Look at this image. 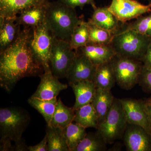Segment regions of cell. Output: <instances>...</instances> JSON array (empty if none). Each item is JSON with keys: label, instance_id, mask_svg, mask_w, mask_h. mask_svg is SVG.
I'll list each match as a JSON object with an SVG mask.
<instances>
[{"label": "cell", "instance_id": "52a82bcc", "mask_svg": "<svg viewBox=\"0 0 151 151\" xmlns=\"http://www.w3.org/2000/svg\"><path fill=\"white\" fill-rule=\"evenodd\" d=\"M76 54L69 42L53 36L49 63L53 75L58 79L66 78Z\"/></svg>", "mask_w": 151, "mask_h": 151}, {"label": "cell", "instance_id": "ba28073f", "mask_svg": "<svg viewBox=\"0 0 151 151\" xmlns=\"http://www.w3.org/2000/svg\"><path fill=\"white\" fill-rule=\"evenodd\" d=\"M53 38L45 20L37 27L32 29L30 46L36 58L43 66L44 70L50 67V58Z\"/></svg>", "mask_w": 151, "mask_h": 151}, {"label": "cell", "instance_id": "f1b7e54d", "mask_svg": "<svg viewBox=\"0 0 151 151\" xmlns=\"http://www.w3.org/2000/svg\"><path fill=\"white\" fill-rule=\"evenodd\" d=\"M88 23L89 33V43L100 45H111L113 32L98 27L88 22Z\"/></svg>", "mask_w": 151, "mask_h": 151}, {"label": "cell", "instance_id": "5bb4252c", "mask_svg": "<svg viewBox=\"0 0 151 151\" xmlns=\"http://www.w3.org/2000/svg\"><path fill=\"white\" fill-rule=\"evenodd\" d=\"M48 2L49 0H0V17L15 18L26 9Z\"/></svg>", "mask_w": 151, "mask_h": 151}, {"label": "cell", "instance_id": "8d00e7d4", "mask_svg": "<svg viewBox=\"0 0 151 151\" xmlns=\"http://www.w3.org/2000/svg\"><path fill=\"white\" fill-rule=\"evenodd\" d=\"M144 101L146 105H151V97L144 100Z\"/></svg>", "mask_w": 151, "mask_h": 151}, {"label": "cell", "instance_id": "9a60e30c", "mask_svg": "<svg viewBox=\"0 0 151 151\" xmlns=\"http://www.w3.org/2000/svg\"><path fill=\"white\" fill-rule=\"evenodd\" d=\"M76 51L84 54L96 65L111 61L116 55L111 45H100L91 43Z\"/></svg>", "mask_w": 151, "mask_h": 151}, {"label": "cell", "instance_id": "f546056e", "mask_svg": "<svg viewBox=\"0 0 151 151\" xmlns=\"http://www.w3.org/2000/svg\"><path fill=\"white\" fill-rule=\"evenodd\" d=\"M124 24L127 29L151 37V12Z\"/></svg>", "mask_w": 151, "mask_h": 151}, {"label": "cell", "instance_id": "d590c367", "mask_svg": "<svg viewBox=\"0 0 151 151\" xmlns=\"http://www.w3.org/2000/svg\"><path fill=\"white\" fill-rule=\"evenodd\" d=\"M145 105L146 112H147V116L149 129H150L151 134V105H146L145 104Z\"/></svg>", "mask_w": 151, "mask_h": 151}, {"label": "cell", "instance_id": "ffe728a7", "mask_svg": "<svg viewBox=\"0 0 151 151\" xmlns=\"http://www.w3.org/2000/svg\"><path fill=\"white\" fill-rule=\"evenodd\" d=\"M114 99L111 90L97 88L92 103L98 116V126L105 121Z\"/></svg>", "mask_w": 151, "mask_h": 151}, {"label": "cell", "instance_id": "9c48e42d", "mask_svg": "<svg viewBox=\"0 0 151 151\" xmlns=\"http://www.w3.org/2000/svg\"><path fill=\"white\" fill-rule=\"evenodd\" d=\"M110 12L122 23H126L151 12V5L138 0H112L108 7Z\"/></svg>", "mask_w": 151, "mask_h": 151}, {"label": "cell", "instance_id": "4dcf8cb0", "mask_svg": "<svg viewBox=\"0 0 151 151\" xmlns=\"http://www.w3.org/2000/svg\"><path fill=\"white\" fill-rule=\"evenodd\" d=\"M138 84L146 93L151 94V69L142 68Z\"/></svg>", "mask_w": 151, "mask_h": 151}, {"label": "cell", "instance_id": "4fadbf2b", "mask_svg": "<svg viewBox=\"0 0 151 151\" xmlns=\"http://www.w3.org/2000/svg\"><path fill=\"white\" fill-rule=\"evenodd\" d=\"M120 100L128 124L140 126L151 134L144 101L131 98Z\"/></svg>", "mask_w": 151, "mask_h": 151}, {"label": "cell", "instance_id": "3957f363", "mask_svg": "<svg viewBox=\"0 0 151 151\" xmlns=\"http://www.w3.org/2000/svg\"><path fill=\"white\" fill-rule=\"evenodd\" d=\"M151 41V37L134 30L120 27L113 33L111 45L116 54L142 62Z\"/></svg>", "mask_w": 151, "mask_h": 151}, {"label": "cell", "instance_id": "7a4b0ae2", "mask_svg": "<svg viewBox=\"0 0 151 151\" xmlns=\"http://www.w3.org/2000/svg\"><path fill=\"white\" fill-rule=\"evenodd\" d=\"M82 19L77 16L75 9L58 1L47 3L45 21L54 37L69 42L76 28Z\"/></svg>", "mask_w": 151, "mask_h": 151}, {"label": "cell", "instance_id": "44dd1931", "mask_svg": "<svg viewBox=\"0 0 151 151\" xmlns=\"http://www.w3.org/2000/svg\"><path fill=\"white\" fill-rule=\"evenodd\" d=\"M93 81L97 88L111 90L115 86L116 78L111 61L97 65Z\"/></svg>", "mask_w": 151, "mask_h": 151}, {"label": "cell", "instance_id": "d6a6232c", "mask_svg": "<svg viewBox=\"0 0 151 151\" xmlns=\"http://www.w3.org/2000/svg\"><path fill=\"white\" fill-rule=\"evenodd\" d=\"M29 151H48L47 139V135L37 145L28 147Z\"/></svg>", "mask_w": 151, "mask_h": 151}, {"label": "cell", "instance_id": "83f0119b", "mask_svg": "<svg viewBox=\"0 0 151 151\" xmlns=\"http://www.w3.org/2000/svg\"><path fill=\"white\" fill-rule=\"evenodd\" d=\"M86 129L76 123H71L65 129V136L69 151H75L78 144L87 134Z\"/></svg>", "mask_w": 151, "mask_h": 151}, {"label": "cell", "instance_id": "603a6c76", "mask_svg": "<svg viewBox=\"0 0 151 151\" xmlns=\"http://www.w3.org/2000/svg\"><path fill=\"white\" fill-rule=\"evenodd\" d=\"M73 108L65 106L60 98L58 100L50 126L65 129L72 123L75 117Z\"/></svg>", "mask_w": 151, "mask_h": 151}, {"label": "cell", "instance_id": "836d02e7", "mask_svg": "<svg viewBox=\"0 0 151 151\" xmlns=\"http://www.w3.org/2000/svg\"><path fill=\"white\" fill-rule=\"evenodd\" d=\"M142 63L143 68L144 69H151V41L144 57Z\"/></svg>", "mask_w": 151, "mask_h": 151}, {"label": "cell", "instance_id": "d6986e66", "mask_svg": "<svg viewBox=\"0 0 151 151\" xmlns=\"http://www.w3.org/2000/svg\"><path fill=\"white\" fill-rule=\"evenodd\" d=\"M47 3L23 11L17 17V22L23 27L33 29L37 27L45 21Z\"/></svg>", "mask_w": 151, "mask_h": 151}, {"label": "cell", "instance_id": "ac0fdd59", "mask_svg": "<svg viewBox=\"0 0 151 151\" xmlns=\"http://www.w3.org/2000/svg\"><path fill=\"white\" fill-rule=\"evenodd\" d=\"M91 18L88 22L103 29L114 33L121 25L117 19L108 9V7H95Z\"/></svg>", "mask_w": 151, "mask_h": 151}, {"label": "cell", "instance_id": "277c9868", "mask_svg": "<svg viewBox=\"0 0 151 151\" xmlns=\"http://www.w3.org/2000/svg\"><path fill=\"white\" fill-rule=\"evenodd\" d=\"M30 121L29 113L23 108L15 106L1 108V139L14 142L20 139Z\"/></svg>", "mask_w": 151, "mask_h": 151}, {"label": "cell", "instance_id": "7402d4cb", "mask_svg": "<svg viewBox=\"0 0 151 151\" xmlns=\"http://www.w3.org/2000/svg\"><path fill=\"white\" fill-rule=\"evenodd\" d=\"M46 132L48 151H69L65 129L47 126Z\"/></svg>", "mask_w": 151, "mask_h": 151}, {"label": "cell", "instance_id": "484cf974", "mask_svg": "<svg viewBox=\"0 0 151 151\" xmlns=\"http://www.w3.org/2000/svg\"><path fill=\"white\" fill-rule=\"evenodd\" d=\"M106 145L103 136L97 131L87 133L75 151H105L107 150Z\"/></svg>", "mask_w": 151, "mask_h": 151}, {"label": "cell", "instance_id": "8fae6325", "mask_svg": "<svg viewBox=\"0 0 151 151\" xmlns=\"http://www.w3.org/2000/svg\"><path fill=\"white\" fill-rule=\"evenodd\" d=\"M39 76L40 83L31 97L41 100H51L56 98L61 91L67 89V84L61 83L52 74L50 67L44 69L43 73Z\"/></svg>", "mask_w": 151, "mask_h": 151}, {"label": "cell", "instance_id": "e575fe53", "mask_svg": "<svg viewBox=\"0 0 151 151\" xmlns=\"http://www.w3.org/2000/svg\"><path fill=\"white\" fill-rule=\"evenodd\" d=\"M28 147L22 138L17 142H15V145L14 146V151H29Z\"/></svg>", "mask_w": 151, "mask_h": 151}, {"label": "cell", "instance_id": "7c38bea8", "mask_svg": "<svg viewBox=\"0 0 151 151\" xmlns=\"http://www.w3.org/2000/svg\"><path fill=\"white\" fill-rule=\"evenodd\" d=\"M124 139L127 151H151V135L140 126L128 124Z\"/></svg>", "mask_w": 151, "mask_h": 151}, {"label": "cell", "instance_id": "74e56055", "mask_svg": "<svg viewBox=\"0 0 151 151\" xmlns=\"http://www.w3.org/2000/svg\"><path fill=\"white\" fill-rule=\"evenodd\" d=\"M139 1V0H138ZM142 1H145L147 2L148 4H150L151 5V0H142Z\"/></svg>", "mask_w": 151, "mask_h": 151}, {"label": "cell", "instance_id": "e0dca14e", "mask_svg": "<svg viewBox=\"0 0 151 151\" xmlns=\"http://www.w3.org/2000/svg\"><path fill=\"white\" fill-rule=\"evenodd\" d=\"M16 18L0 17V52L13 43L20 32L22 26Z\"/></svg>", "mask_w": 151, "mask_h": 151}, {"label": "cell", "instance_id": "4316f807", "mask_svg": "<svg viewBox=\"0 0 151 151\" xmlns=\"http://www.w3.org/2000/svg\"><path fill=\"white\" fill-rule=\"evenodd\" d=\"M89 42V24L88 22H82L76 28L71 35L69 43L71 47L76 50L86 46Z\"/></svg>", "mask_w": 151, "mask_h": 151}, {"label": "cell", "instance_id": "1f68e13d", "mask_svg": "<svg viewBox=\"0 0 151 151\" xmlns=\"http://www.w3.org/2000/svg\"><path fill=\"white\" fill-rule=\"evenodd\" d=\"M63 4L75 9L77 7L82 8L86 5H90L93 9L96 7L94 0H58Z\"/></svg>", "mask_w": 151, "mask_h": 151}, {"label": "cell", "instance_id": "8992f818", "mask_svg": "<svg viewBox=\"0 0 151 151\" xmlns=\"http://www.w3.org/2000/svg\"><path fill=\"white\" fill-rule=\"evenodd\" d=\"M116 83L122 89L130 90L138 84L142 62L116 54L111 60Z\"/></svg>", "mask_w": 151, "mask_h": 151}, {"label": "cell", "instance_id": "d4e9b609", "mask_svg": "<svg viewBox=\"0 0 151 151\" xmlns=\"http://www.w3.org/2000/svg\"><path fill=\"white\" fill-rule=\"evenodd\" d=\"M57 101V98L44 100L30 97L28 100L29 104L43 116L48 126L51 125Z\"/></svg>", "mask_w": 151, "mask_h": 151}, {"label": "cell", "instance_id": "cb8c5ba5", "mask_svg": "<svg viewBox=\"0 0 151 151\" xmlns=\"http://www.w3.org/2000/svg\"><path fill=\"white\" fill-rule=\"evenodd\" d=\"M74 121L84 128L92 127L97 129L98 127L97 113L92 103H89L75 111Z\"/></svg>", "mask_w": 151, "mask_h": 151}, {"label": "cell", "instance_id": "6da1fadb", "mask_svg": "<svg viewBox=\"0 0 151 151\" xmlns=\"http://www.w3.org/2000/svg\"><path fill=\"white\" fill-rule=\"evenodd\" d=\"M31 31L23 28L13 43L0 52V85L8 93L22 78L40 76L44 71L30 46Z\"/></svg>", "mask_w": 151, "mask_h": 151}, {"label": "cell", "instance_id": "5b68a950", "mask_svg": "<svg viewBox=\"0 0 151 151\" xmlns=\"http://www.w3.org/2000/svg\"><path fill=\"white\" fill-rule=\"evenodd\" d=\"M128 124L120 99L115 98L106 119L98 126L97 130L106 144H111L123 137Z\"/></svg>", "mask_w": 151, "mask_h": 151}, {"label": "cell", "instance_id": "2e32d148", "mask_svg": "<svg viewBox=\"0 0 151 151\" xmlns=\"http://www.w3.org/2000/svg\"><path fill=\"white\" fill-rule=\"evenodd\" d=\"M75 94L76 101L73 108L74 111L92 103L97 87L93 81L84 80L69 84Z\"/></svg>", "mask_w": 151, "mask_h": 151}, {"label": "cell", "instance_id": "30bf717a", "mask_svg": "<svg viewBox=\"0 0 151 151\" xmlns=\"http://www.w3.org/2000/svg\"><path fill=\"white\" fill-rule=\"evenodd\" d=\"M76 52L66 76L68 84L84 80L93 81L97 65H94L84 54Z\"/></svg>", "mask_w": 151, "mask_h": 151}]
</instances>
